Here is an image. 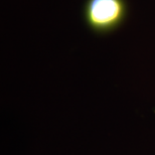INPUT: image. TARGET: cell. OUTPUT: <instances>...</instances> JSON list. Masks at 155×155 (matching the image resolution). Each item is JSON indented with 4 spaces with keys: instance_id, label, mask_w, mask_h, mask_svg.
Segmentation results:
<instances>
[{
    "instance_id": "1",
    "label": "cell",
    "mask_w": 155,
    "mask_h": 155,
    "mask_svg": "<svg viewBox=\"0 0 155 155\" xmlns=\"http://www.w3.org/2000/svg\"><path fill=\"white\" fill-rule=\"evenodd\" d=\"M129 12L127 0H86L83 19L96 35H108L125 22Z\"/></svg>"
}]
</instances>
